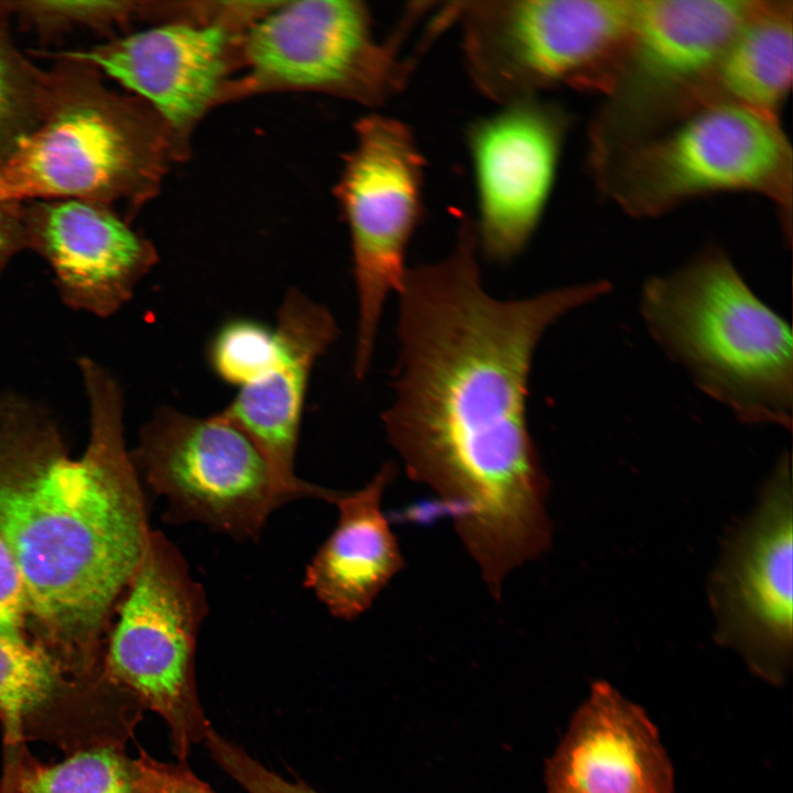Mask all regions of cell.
Masks as SVG:
<instances>
[{
  "instance_id": "cell-5",
  "label": "cell",
  "mask_w": 793,
  "mask_h": 793,
  "mask_svg": "<svg viewBox=\"0 0 793 793\" xmlns=\"http://www.w3.org/2000/svg\"><path fill=\"white\" fill-rule=\"evenodd\" d=\"M631 15L632 0L458 2L468 73L503 106L556 86L608 95Z\"/></svg>"
},
{
  "instance_id": "cell-18",
  "label": "cell",
  "mask_w": 793,
  "mask_h": 793,
  "mask_svg": "<svg viewBox=\"0 0 793 793\" xmlns=\"http://www.w3.org/2000/svg\"><path fill=\"white\" fill-rule=\"evenodd\" d=\"M226 46L220 26L174 23L72 55L145 98L173 127L184 128L219 88Z\"/></svg>"
},
{
  "instance_id": "cell-23",
  "label": "cell",
  "mask_w": 793,
  "mask_h": 793,
  "mask_svg": "<svg viewBox=\"0 0 793 793\" xmlns=\"http://www.w3.org/2000/svg\"><path fill=\"white\" fill-rule=\"evenodd\" d=\"M204 743L213 760L248 793H319L303 781H289L269 770L214 729Z\"/></svg>"
},
{
  "instance_id": "cell-24",
  "label": "cell",
  "mask_w": 793,
  "mask_h": 793,
  "mask_svg": "<svg viewBox=\"0 0 793 793\" xmlns=\"http://www.w3.org/2000/svg\"><path fill=\"white\" fill-rule=\"evenodd\" d=\"M143 793H217L202 781L186 761L162 762L139 749Z\"/></svg>"
},
{
  "instance_id": "cell-9",
  "label": "cell",
  "mask_w": 793,
  "mask_h": 793,
  "mask_svg": "<svg viewBox=\"0 0 793 793\" xmlns=\"http://www.w3.org/2000/svg\"><path fill=\"white\" fill-rule=\"evenodd\" d=\"M338 187L350 231L358 297L354 373L369 369L384 302L399 293L409 241L421 219L424 160L410 129L382 116L362 119Z\"/></svg>"
},
{
  "instance_id": "cell-7",
  "label": "cell",
  "mask_w": 793,
  "mask_h": 793,
  "mask_svg": "<svg viewBox=\"0 0 793 793\" xmlns=\"http://www.w3.org/2000/svg\"><path fill=\"white\" fill-rule=\"evenodd\" d=\"M130 455L165 499L169 523L197 522L256 541L269 517L291 502L253 443L221 412L199 417L162 406L142 425Z\"/></svg>"
},
{
  "instance_id": "cell-17",
  "label": "cell",
  "mask_w": 793,
  "mask_h": 793,
  "mask_svg": "<svg viewBox=\"0 0 793 793\" xmlns=\"http://www.w3.org/2000/svg\"><path fill=\"white\" fill-rule=\"evenodd\" d=\"M135 140L96 104L67 106L0 162V202L115 194L138 167Z\"/></svg>"
},
{
  "instance_id": "cell-3",
  "label": "cell",
  "mask_w": 793,
  "mask_h": 793,
  "mask_svg": "<svg viewBox=\"0 0 793 793\" xmlns=\"http://www.w3.org/2000/svg\"><path fill=\"white\" fill-rule=\"evenodd\" d=\"M640 311L654 341L706 395L742 423L791 430V327L721 249L647 280Z\"/></svg>"
},
{
  "instance_id": "cell-20",
  "label": "cell",
  "mask_w": 793,
  "mask_h": 793,
  "mask_svg": "<svg viewBox=\"0 0 793 793\" xmlns=\"http://www.w3.org/2000/svg\"><path fill=\"white\" fill-rule=\"evenodd\" d=\"M792 73L793 2L754 0L718 59L702 105L730 102L778 118Z\"/></svg>"
},
{
  "instance_id": "cell-8",
  "label": "cell",
  "mask_w": 793,
  "mask_h": 793,
  "mask_svg": "<svg viewBox=\"0 0 793 793\" xmlns=\"http://www.w3.org/2000/svg\"><path fill=\"white\" fill-rule=\"evenodd\" d=\"M754 0H632L620 69L594 123L593 153L636 139L700 105Z\"/></svg>"
},
{
  "instance_id": "cell-6",
  "label": "cell",
  "mask_w": 793,
  "mask_h": 793,
  "mask_svg": "<svg viewBox=\"0 0 793 793\" xmlns=\"http://www.w3.org/2000/svg\"><path fill=\"white\" fill-rule=\"evenodd\" d=\"M117 607L104 675L163 718L174 756L186 761L211 729L195 676L197 637L208 612L205 590L176 545L152 531Z\"/></svg>"
},
{
  "instance_id": "cell-14",
  "label": "cell",
  "mask_w": 793,
  "mask_h": 793,
  "mask_svg": "<svg viewBox=\"0 0 793 793\" xmlns=\"http://www.w3.org/2000/svg\"><path fill=\"white\" fill-rule=\"evenodd\" d=\"M274 332L278 357L273 366L240 388L220 412L253 443L291 501L313 498L330 502L335 490L296 476L295 455L313 367L337 338L338 327L325 306L291 289L282 301Z\"/></svg>"
},
{
  "instance_id": "cell-25",
  "label": "cell",
  "mask_w": 793,
  "mask_h": 793,
  "mask_svg": "<svg viewBox=\"0 0 793 793\" xmlns=\"http://www.w3.org/2000/svg\"><path fill=\"white\" fill-rule=\"evenodd\" d=\"M23 586L15 564L0 537V634L28 640Z\"/></svg>"
},
{
  "instance_id": "cell-16",
  "label": "cell",
  "mask_w": 793,
  "mask_h": 793,
  "mask_svg": "<svg viewBox=\"0 0 793 793\" xmlns=\"http://www.w3.org/2000/svg\"><path fill=\"white\" fill-rule=\"evenodd\" d=\"M24 232L26 247L50 265L62 303L101 318L121 309L156 263L145 239L109 211L80 200L42 209Z\"/></svg>"
},
{
  "instance_id": "cell-15",
  "label": "cell",
  "mask_w": 793,
  "mask_h": 793,
  "mask_svg": "<svg viewBox=\"0 0 793 793\" xmlns=\"http://www.w3.org/2000/svg\"><path fill=\"white\" fill-rule=\"evenodd\" d=\"M545 793H675L671 759L645 710L606 681L591 684L552 757Z\"/></svg>"
},
{
  "instance_id": "cell-13",
  "label": "cell",
  "mask_w": 793,
  "mask_h": 793,
  "mask_svg": "<svg viewBox=\"0 0 793 793\" xmlns=\"http://www.w3.org/2000/svg\"><path fill=\"white\" fill-rule=\"evenodd\" d=\"M143 711L105 675L74 677L33 641L0 634V718L8 742L43 740L68 754L126 746Z\"/></svg>"
},
{
  "instance_id": "cell-22",
  "label": "cell",
  "mask_w": 793,
  "mask_h": 793,
  "mask_svg": "<svg viewBox=\"0 0 793 793\" xmlns=\"http://www.w3.org/2000/svg\"><path fill=\"white\" fill-rule=\"evenodd\" d=\"M276 357L274 328L248 318L232 319L222 325L209 348L213 370L222 381L238 389L262 377Z\"/></svg>"
},
{
  "instance_id": "cell-26",
  "label": "cell",
  "mask_w": 793,
  "mask_h": 793,
  "mask_svg": "<svg viewBox=\"0 0 793 793\" xmlns=\"http://www.w3.org/2000/svg\"><path fill=\"white\" fill-rule=\"evenodd\" d=\"M24 89L18 69L0 40V139L14 130L22 117Z\"/></svg>"
},
{
  "instance_id": "cell-12",
  "label": "cell",
  "mask_w": 793,
  "mask_h": 793,
  "mask_svg": "<svg viewBox=\"0 0 793 793\" xmlns=\"http://www.w3.org/2000/svg\"><path fill=\"white\" fill-rule=\"evenodd\" d=\"M564 113L535 98L509 105L468 132L479 220L478 247L495 262H509L528 245L554 185Z\"/></svg>"
},
{
  "instance_id": "cell-1",
  "label": "cell",
  "mask_w": 793,
  "mask_h": 793,
  "mask_svg": "<svg viewBox=\"0 0 793 793\" xmlns=\"http://www.w3.org/2000/svg\"><path fill=\"white\" fill-rule=\"evenodd\" d=\"M478 248L465 219L449 256L408 268L398 293L395 395L382 422L408 476L447 509L498 597L552 540L548 480L526 419L534 349L550 325L611 284L498 300L482 286Z\"/></svg>"
},
{
  "instance_id": "cell-4",
  "label": "cell",
  "mask_w": 793,
  "mask_h": 793,
  "mask_svg": "<svg viewBox=\"0 0 793 793\" xmlns=\"http://www.w3.org/2000/svg\"><path fill=\"white\" fill-rule=\"evenodd\" d=\"M628 214L653 217L702 195L761 194L790 233L793 156L779 119L730 102L695 107L593 161Z\"/></svg>"
},
{
  "instance_id": "cell-2",
  "label": "cell",
  "mask_w": 793,
  "mask_h": 793,
  "mask_svg": "<svg viewBox=\"0 0 793 793\" xmlns=\"http://www.w3.org/2000/svg\"><path fill=\"white\" fill-rule=\"evenodd\" d=\"M89 411L83 455H68L42 403L0 391V537L23 586L35 640L67 674L102 672L104 634L152 530L124 438L123 389L77 359Z\"/></svg>"
},
{
  "instance_id": "cell-27",
  "label": "cell",
  "mask_w": 793,
  "mask_h": 793,
  "mask_svg": "<svg viewBox=\"0 0 793 793\" xmlns=\"http://www.w3.org/2000/svg\"><path fill=\"white\" fill-rule=\"evenodd\" d=\"M26 247L24 228L17 226L0 208V281L13 254Z\"/></svg>"
},
{
  "instance_id": "cell-21",
  "label": "cell",
  "mask_w": 793,
  "mask_h": 793,
  "mask_svg": "<svg viewBox=\"0 0 793 793\" xmlns=\"http://www.w3.org/2000/svg\"><path fill=\"white\" fill-rule=\"evenodd\" d=\"M3 793H143L138 759L124 746L90 748L57 764H44L25 750L10 757Z\"/></svg>"
},
{
  "instance_id": "cell-19",
  "label": "cell",
  "mask_w": 793,
  "mask_h": 793,
  "mask_svg": "<svg viewBox=\"0 0 793 793\" xmlns=\"http://www.w3.org/2000/svg\"><path fill=\"white\" fill-rule=\"evenodd\" d=\"M395 475L388 463L363 487L338 491V521L306 566L304 585L340 620L352 621L371 608L405 562L382 510Z\"/></svg>"
},
{
  "instance_id": "cell-11",
  "label": "cell",
  "mask_w": 793,
  "mask_h": 793,
  "mask_svg": "<svg viewBox=\"0 0 793 793\" xmlns=\"http://www.w3.org/2000/svg\"><path fill=\"white\" fill-rule=\"evenodd\" d=\"M247 59L256 74L283 85L325 88L378 105L403 88L411 63L400 35L378 42L362 2H289L250 31Z\"/></svg>"
},
{
  "instance_id": "cell-10",
  "label": "cell",
  "mask_w": 793,
  "mask_h": 793,
  "mask_svg": "<svg viewBox=\"0 0 793 793\" xmlns=\"http://www.w3.org/2000/svg\"><path fill=\"white\" fill-rule=\"evenodd\" d=\"M791 458L784 454L756 508L728 536L709 580L718 643L781 686L793 650Z\"/></svg>"
}]
</instances>
